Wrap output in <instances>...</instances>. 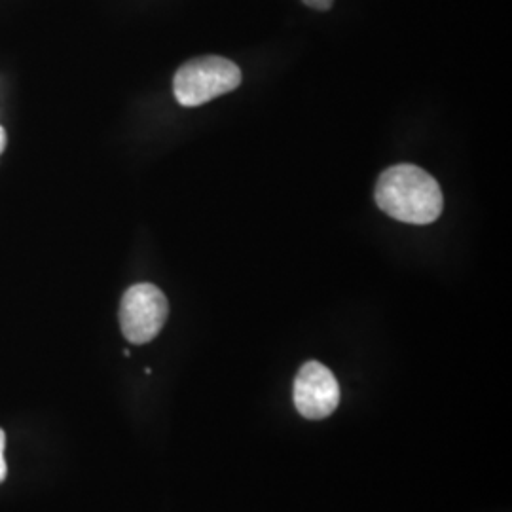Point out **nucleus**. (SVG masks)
Here are the masks:
<instances>
[{
  "label": "nucleus",
  "mask_w": 512,
  "mask_h": 512,
  "mask_svg": "<svg viewBox=\"0 0 512 512\" xmlns=\"http://www.w3.org/2000/svg\"><path fill=\"white\" fill-rule=\"evenodd\" d=\"M169 315L165 294L152 283L129 287L120 304V327L131 344H148L164 329Z\"/></svg>",
  "instance_id": "7ed1b4c3"
},
{
  "label": "nucleus",
  "mask_w": 512,
  "mask_h": 512,
  "mask_svg": "<svg viewBox=\"0 0 512 512\" xmlns=\"http://www.w3.org/2000/svg\"><path fill=\"white\" fill-rule=\"evenodd\" d=\"M374 198L391 219L420 226L439 219L444 207L439 183L418 165L385 169L376 183Z\"/></svg>",
  "instance_id": "f257e3e1"
},
{
  "label": "nucleus",
  "mask_w": 512,
  "mask_h": 512,
  "mask_svg": "<svg viewBox=\"0 0 512 512\" xmlns=\"http://www.w3.org/2000/svg\"><path fill=\"white\" fill-rule=\"evenodd\" d=\"M4 444H6V435L0 429V482L6 478V461H4Z\"/></svg>",
  "instance_id": "39448f33"
},
{
  "label": "nucleus",
  "mask_w": 512,
  "mask_h": 512,
  "mask_svg": "<svg viewBox=\"0 0 512 512\" xmlns=\"http://www.w3.org/2000/svg\"><path fill=\"white\" fill-rule=\"evenodd\" d=\"M340 404V385L329 368L308 361L294 380V406L308 420H323Z\"/></svg>",
  "instance_id": "20e7f679"
},
{
  "label": "nucleus",
  "mask_w": 512,
  "mask_h": 512,
  "mask_svg": "<svg viewBox=\"0 0 512 512\" xmlns=\"http://www.w3.org/2000/svg\"><path fill=\"white\" fill-rule=\"evenodd\" d=\"M4 148H6V131L0 128V154L4 152Z\"/></svg>",
  "instance_id": "0eeeda50"
},
{
  "label": "nucleus",
  "mask_w": 512,
  "mask_h": 512,
  "mask_svg": "<svg viewBox=\"0 0 512 512\" xmlns=\"http://www.w3.org/2000/svg\"><path fill=\"white\" fill-rule=\"evenodd\" d=\"M241 71L238 65L220 55L196 57L177 71L173 92L183 107H200L224 93L238 90Z\"/></svg>",
  "instance_id": "f03ea898"
},
{
  "label": "nucleus",
  "mask_w": 512,
  "mask_h": 512,
  "mask_svg": "<svg viewBox=\"0 0 512 512\" xmlns=\"http://www.w3.org/2000/svg\"><path fill=\"white\" fill-rule=\"evenodd\" d=\"M306 6H310L313 10H321V12H327L334 0H302Z\"/></svg>",
  "instance_id": "423d86ee"
}]
</instances>
